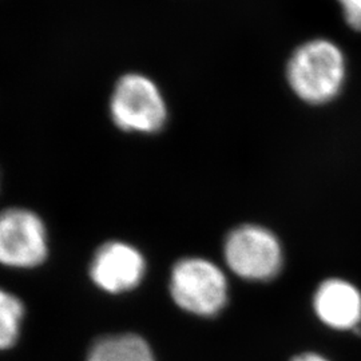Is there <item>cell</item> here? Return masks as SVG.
I'll use <instances>...</instances> for the list:
<instances>
[{"instance_id": "9c48e42d", "label": "cell", "mask_w": 361, "mask_h": 361, "mask_svg": "<svg viewBox=\"0 0 361 361\" xmlns=\"http://www.w3.org/2000/svg\"><path fill=\"white\" fill-rule=\"evenodd\" d=\"M23 316V302L10 292L0 289V350L16 344Z\"/></svg>"}, {"instance_id": "5b68a950", "label": "cell", "mask_w": 361, "mask_h": 361, "mask_svg": "<svg viewBox=\"0 0 361 361\" xmlns=\"http://www.w3.org/2000/svg\"><path fill=\"white\" fill-rule=\"evenodd\" d=\"M49 255L47 232L38 214L10 207L0 213V264L30 269L43 264Z\"/></svg>"}, {"instance_id": "6da1fadb", "label": "cell", "mask_w": 361, "mask_h": 361, "mask_svg": "<svg viewBox=\"0 0 361 361\" xmlns=\"http://www.w3.org/2000/svg\"><path fill=\"white\" fill-rule=\"evenodd\" d=\"M286 79L292 91L305 104H328L344 87L345 55L332 40H308L292 54L286 65Z\"/></svg>"}, {"instance_id": "3957f363", "label": "cell", "mask_w": 361, "mask_h": 361, "mask_svg": "<svg viewBox=\"0 0 361 361\" xmlns=\"http://www.w3.org/2000/svg\"><path fill=\"white\" fill-rule=\"evenodd\" d=\"M170 293L182 310L209 317L225 307L228 284L224 273L210 261L185 258L173 268Z\"/></svg>"}, {"instance_id": "7a4b0ae2", "label": "cell", "mask_w": 361, "mask_h": 361, "mask_svg": "<svg viewBox=\"0 0 361 361\" xmlns=\"http://www.w3.org/2000/svg\"><path fill=\"white\" fill-rule=\"evenodd\" d=\"M113 122L123 131L154 134L168 121V106L154 80L128 74L116 85L110 101Z\"/></svg>"}, {"instance_id": "30bf717a", "label": "cell", "mask_w": 361, "mask_h": 361, "mask_svg": "<svg viewBox=\"0 0 361 361\" xmlns=\"http://www.w3.org/2000/svg\"><path fill=\"white\" fill-rule=\"evenodd\" d=\"M345 23L355 31H361V0H337Z\"/></svg>"}, {"instance_id": "ba28073f", "label": "cell", "mask_w": 361, "mask_h": 361, "mask_svg": "<svg viewBox=\"0 0 361 361\" xmlns=\"http://www.w3.org/2000/svg\"><path fill=\"white\" fill-rule=\"evenodd\" d=\"M87 361H155L153 352L141 336H109L91 348Z\"/></svg>"}, {"instance_id": "52a82bcc", "label": "cell", "mask_w": 361, "mask_h": 361, "mask_svg": "<svg viewBox=\"0 0 361 361\" xmlns=\"http://www.w3.org/2000/svg\"><path fill=\"white\" fill-rule=\"evenodd\" d=\"M314 310L324 324L335 329H352L361 324L360 292L347 281L328 280L316 292Z\"/></svg>"}, {"instance_id": "8fae6325", "label": "cell", "mask_w": 361, "mask_h": 361, "mask_svg": "<svg viewBox=\"0 0 361 361\" xmlns=\"http://www.w3.org/2000/svg\"><path fill=\"white\" fill-rule=\"evenodd\" d=\"M292 361H329L326 360L323 356L320 355H316V353H304V355H300L297 356Z\"/></svg>"}, {"instance_id": "277c9868", "label": "cell", "mask_w": 361, "mask_h": 361, "mask_svg": "<svg viewBox=\"0 0 361 361\" xmlns=\"http://www.w3.org/2000/svg\"><path fill=\"white\" fill-rule=\"evenodd\" d=\"M224 252L229 268L246 280H271L283 267L279 240L261 226L245 225L234 229L225 241Z\"/></svg>"}, {"instance_id": "8992f818", "label": "cell", "mask_w": 361, "mask_h": 361, "mask_svg": "<svg viewBox=\"0 0 361 361\" xmlns=\"http://www.w3.org/2000/svg\"><path fill=\"white\" fill-rule=\"evenodd\" d=\"M145 268V259L137 249L123 243H107L92 258L91 280L109 293H121L142 281Z\"/></svg>"}]
</instances>
